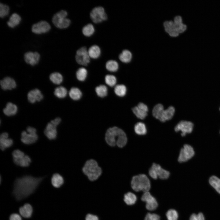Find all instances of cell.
<instances>
[{"instance_id":"6da1fadb","label":"cell","mask_w":220,"mask_h":220,"mask_svg":"<svg viewBox=\"0 0 220 220\" xmlns=\"http://www.w3.org/2000/svg\"><path fill=\"white\" fill-rule=\"evenodd\" d=\"M44 178L27 175L17 178L14 183L13 195L17 201L26 198L34 192Z\"/></svg>"},{"instance_id":"7a4b0ae2","label":"cell","mask_w":220,"mask_h":220,"mask_svg":"<svg viewBox=\"0 0 220 220\" xmlns=\"http://www.w3.org/2000/svg\"><path fill=\"white\" fill-rule=\"evenodd\" d=\"M106 143L109 146H116L122 148L127 144V138L126 134L121 128L116 126L108 128L105 135Z\"/></svg>"},{"instance_id":"3957f363","label":"cell","mask_w":220,"mask_h":220,"mask_svg":"<svg viewBox=\"0 0 220 220\" xmlns=\"http://www.w3.org/2000/svg\"><path fill=\"white\" fill-rule=\"evenodd\" d=\"M82 170L83 174L91 181L98 179L101 175L102 170L97 162L95 160L90 159L87 160L83 167Z\"/></svg>"},{"instance_id":"277c9868","label":"cell","mask_w":220,"mask_h":220,"mask_svg":"<svg viewBox=\"0 0 220 220\" xmlns=\"http://www.w3.org/2000/svg\"><path fill=\"white\" fill-rule=\"evenodd\" d=\"M175 111L172 106H169L167 109H164L162 105L158 104L153 108L152 113L153 116L162 122L171 119L173 117Z\"/></svg>"},{"instance_id":"5b68a950","label":"cell","mask_w":220,"mask_h":220,"mask_svg":"<svg viewBox=\"0 0 220 220\" xmlns=\"http://www.w3.org/2000/svg\"><path fill=\"white\" fill-rule=\"evenodd\" d=\"M131 185L136 192H148L151 188L150 182L147 176L145 174H140L133 177Z\"/></svg>"},{"instance_id":"8992f818","label":"cell","mask_w":220,"mask_h":220,"mask_svg":"<svg viewBox=\"0 0 220 220\" xmlns=\"http://www.w3.org/2000/svg\"><path fill=\"white\" fill-rule=\"evenodd\" d=\"M68 14L65 10H62L55 14L52 19L54 25L60 29H64L68 27L71 24L70 20L67 18Z\"/></svg>"},{"instance_id":"52a82bcc","label":"cell","mask_w":220,"mask_h":220,"mask_svg":"<svg viewBox=\"0 0 220 220\" xmlns=\"http://www.w3.org/2000/svg\"><path fill=\"white\" fill-rule=\"evenodd\" d=\"M38 138L36 129L32 127H28L26 131H23L21 133V140L25 144H33L36 141Z\"/></svg>"},{"instance_id":"ba28073f","label":"cell","mask_w":220,"mask_h":220,"mask_svg":"<svg viewBox=\"0 0 220 220\" xmlns=\"http://www.w3.org/2000/svg\"><path fill=\"white\" fill-rule=\"evenodd\" d=\"M61 121V119L57 117L47 123L44 130V134L49 139L52 140L56 138L57 135V127Z\"/></svg>"},{"instance_id":"9c48e42d","label":"cell","mask_w":220,"mask_h":220,"mask_svg":"<svg viewBox=\"0 0 220 220\" xmlns=\"http://www.w3.org/2000/svg\"><path fill=\"white\" fill-rule=\"evenodd\" d=\"M149 174L154 179L158 178L162 179L168 178L170 175V172L163 168L159 164L153 163L149 170Z\"/></svg>"},{"instance_id":"30bf717a","label":"cell","mask_w":220,"mask_h":220,"mask_svg":"<svg viewBox=\"0 0 220 220\" xmlns=\"http://www.w3.org/2000/svg\"><path fill=\"white\" fill-rule=\"evenodd\" d=\"M92 21L95 24L100 23L107 19L108 16L104 8L102 6H96L93 8L90 13Z\"/></svg>"},{"instance_id":"8fae6325","label":"cell","mask_w":220,"mask_h":220,"mask_svg":"<svg viewBox=\"0 0 220 220\" xmlns=\"http://www.w3.org/2000/svg\"><path fill=\"white\" fill-rule=\"evenodd\" d=\"M90 58L88 53V50L85 46L82 47L76 51L75 59L79 64L86 66L90 61Z\"/></svg>"},{"instance_id":"7c38bea8","label":"cell","mask_w":220,"mask_h":220,"mask_svg":"<svg viewBox=\"0 0 220 220\" xmlns=\"http://www.w3.org/2000/svg\"><path fill=\"white\" fill-rule=\"evenodd\" d=\"M194 151L190 145L185 144L180 150L178 159L180 163L186 162L191 159L194 155Z\"/></svg>"},{"instance_id":"4fadbf2b","label":"cell","mask_w":220,"mask_h":220,"mask_svg":"<svg viewBox=\"0 0 220 220\" xmlns=\"http://www.w3.org/2000/svg\"><path fill=\"white\" fill-rule=\"evenodd\" d=\"M193 125L190 121L182 120L179 122L174 128L176 132L181 131L182 136H185L187 134L190 133L193 131Z\"/></svg>"},{"instance_id":"5bb4252c","label":"cell","mask_w":220,"mask_h":220,"mask_svg":"<svg viewBox=\"0 0 220 220\" xmlns=\"http://www.w3.org/2000/svg\"><path fill=\"white\" fill-rule=\"evenodd\" d=\"M141 200L146 203V208L148 210L154 211L158 207L156 200L148 191L144 193L141 197Z\"/></svg>"},{"instance_id":"9a60e30c","label":"cell","mask_w":220,"mask_h":220,"mask_svg":"<svg viewBox=\"0 0 220 220\" xmlns=\"http://www.w3.org/2000/svg\"><path fill=\"white\" fill-rule=\"evenodd\" d=\"M51 29L49 24L44 20L40 21L33 24L31 30L34 33L40 34L48 32Z\"/></svg>"},{"instance_id":"2e32d148","label":"cell","mask_w":220,"mask_h":220,"mask_svg":"<svg viewBox=\"0 0 220 220\" xmlns=\"http://www.w3.org/2000/svg\"><path fill=\"white\" fill-rule=\"evenodd\" d=\"M132 110L133 113L137 118L141 119H143L147 115L148 108L146 105L140 102L137 106L134 107Z\"/></svg>"},{"instance_id":"e0dca14e","label":"cell","mask_w":220,"mask_h":220,"mask_svg":"<svg viewBox=\"0 0 220 220\" xmlns=\"http://www.w3.org/2000/svg\"><path fill=\"white\" fill-rule=\"evenodd\" d=\"M40 58L39 54L36 52L29 51L24 54V59L25 62L32 66L37 64L39 61Z\"/></svg>"},{"instance_id":"ac0fdd59","label":"cell","mask_w":220,"mask_h":220,"mask_svg":"<svg viewBox=\"0 0 220 220\" xmlns=\"http://www.w3.org/2000/svg\"><path fill=\"white\" fill-rule=\"evenodd\" d=\"M27 97L30 103H34L37 101H41L43 98V96L40 90L38 89H35L28 92Z\"/></svg>"},{"instance_id":"d6986e66","label":"cell","mask_w":220,"mask_h":220,"mask_svg":"<svg viewBox=\"0 0 220 220\" xmlns=\"http://www.w3.org/2000/svg\"><path fill=\"white\" fill-rule=\"evenodd\" d=\"M9 134L7 132H3L0 136V148L2 151L11 147L13 143V140L9 138Z\"/></svg>"},{"instance_id":"ffe728a7","label":"cell","mask_w":220,"mask_h":220,"mask_svg":"<svg viewBox=\"0 0 220 220\" xmlns=\"http://www.w3.org/2000/svg\"><path fill=\"white\" fill-rule=\"evenodd\" d=\"M0 85L1 88L3 90H11L16 87V84L13 78L6 77L1 80Z\"/></svg>"},{"instance_id":"44dd1931","label":"cell","mask_w":220,"mask_h":220,"mask_svg":"<svg viewBox=\"0 0 220 220\" xmlns=\"http://www.w3.org/2000/svg\"><path fill=\"white\" fill-rule=\"evenodd\" d=\"M163 25L166 32L170 36L176 37L179 35L173 21H166L164 23Z\"/></svg>"},{"instance_id":"7402d4cb","label":"cell","mask_w":220,"mask_h":220,"mask_svg":"<svg viewBox=\"0 0 220 220\" xmlns=\"http://www.w3.org/2000/svg\"><path fill=\"white\" fill-rule=\"evenodd\" d=\"M17 111L18 108L16 105L11 102H8L3 109V112L6 115L10 116L15 115Z\"/></svg>"},{"instance_id":"603a6c76","label":"cell","mask_w":220,"mask_h":220,"mask_svg":"<svg viewBox=\"0 0 220 220\" xmlns=\"http://www.w3.org/2000/svg\"><path fill=\"white\" fill-rule=\"evenodd\" d=\"M21 20V17L19 15L16 13H13L7 21V25L9 27L13 28L20 24Z\"/></svg>"},{"instance_id":"cb8c5ba5","label":"cell","mask_w":220,"mask_h":220,"mask_svg":"<svg viewBox=\"0 0 220 220\" xmlns=\"http://www.w3.org/2000/svg\"><path fill=\"white\" fill-rule=\"evenodd\" d=\"M173 22L179 34L183 32L186 30V26L183 23L182 18L180 16H175Z\"/></svg>"},{"instance_id":"d4e9b609","label":"cell","mask_w":220,"mask_h":220,"mask_svg":"<svg viewBox=\"0 0 220 220\" xmlns=\"http://www.w3.org/2000/svg\"><path fill=\"white\" fill-rule=\"evenodd\" d=\"M88 53L90 58L96 59L100 57L101 51L99 46L96 45H94L89 48Z\"/></svg>"},{"instance_id":"484cf974","label":"cell","mask_w":220,"mask_h":220,"mask_svg":"<svg viewBox=\"0 0 220 220\" xmlns=\"http://www.w3.org/2000/svg\"><path fill=\"white\" fill-rule=\"evenodd\" d=\"M19 211L20 215L25 218H29L32 215V208L29 204H26L19 208Z\"/></svg>"},{"instance_id":"4316f807","label":"cell","mask_w":220,"mask_h":220,"mask_svg":"<svg viewBox=\"0 0 220 220\" xmlns=\"http://www.w3.org/2000/svg\"><path fill=\"white\" fill-rule=\"evenodd\" d=\"M53 185L56 188H59L64 183V180L63 177L58 173L53 174L51 180Z\"/></svg>"},{"instance_id":"83f0119b","label":"cell","mask_w":220,"mask_h":220,"mask_svg":"<svg viewBox=\"0 0 220 220\" xmlns=\"http://www.w3.org/2000/svg\"><path fill=\"white\" fill-rule=\"evenodd\" d=\"M13 161L16 165L23 167L29 166L31 161V158L27 155H25L23 158L19 159H13Z\"/></svg>"},{"instance_id":"f1b7e54d","label":"cell","mask_w":220,"mask_h":220,"mask_svg":"<svg viewBox=\"0 0 220 220\" xmlns=\"http://www.w3.org/2000/svg\"><path fill=\"white\" fill-rule=\"evenodd\" d=\"M119 60L122 62L127 63L130 62L132 58L131 52L127 50H123L119 56Z\"/></svg>"},{"instance_id":"f546056e","label":"cell","mask_w":220,"mask_h":220,"mask_svg":"<svg viewBox=\"0 0 220 220\" xmlns=\"http://www.w3.org/2000/svg\"><path fill=\"white\" fill-rule=\"evenodd\" d=\"M95 30L94 25L91 23L88 24L83 27L82 29L83 34L86 37H90L95 32Z\"/></svg>"},{"instance_id":"4dcf8cb0","label":"cell","mask_w":220,"mask_h":220,"mask_svg":"<svg viewBox=\"0 0 220 220\" xmlns=\"http://www.w3.org/2000/svg\"><path fill=\"white\" fill-rule=\"evenodd\" d=\"M49 78L52 82L57 85L61 84L63 80L62 75L58 72H54L51 74Z\"/></svg>"},{"instance_id":"1f68e13d","label":"cell","mask_w":220,"mask_h":220,"mask_svg":"<svg viewBox=\"0 0 220 220\" xmlns=\"http://www.w3.org/2000/svg\"><path fill=\"white\" fill-rule=\"evenodd\" d=\"M134 130L135 133L139 135H144L147 133V129L145 124L141 122L137 123L135 124Z\"/></svg>"},{"instance_id":"d6a6232c","label":"cell","mask_w":220,"mask_h":220,"mask_svg":"<svg viewBox=\"0 0 220 220\" xmlns=\"http://www.w3.org/2000/svg\"><path fill=\"white\" fill-rule=\"evenodd\" d=\"M69 94L70 98L74 100H78L82 96V93L78 88L73 87L71 89Z\"/></svg>"},{"instance_id":"836d02e7","label":"cell","mask_w":220,"mask_h":220,"mask_svg":"<svg viewBox=\"0 0 220 220\" xmlns=\"http://www.w3.org/2000/svg\"><path fill=\"white\" fill-rule=\"evenodd\" d=\"M119 66L117 62L113 60L108 61L105 64V67L107 70L112 72L117 71L119 68Z\"/></svg>"},{"instance_id":"e575fe53","label":"cell","mask_w":220,"mask_h":220,"mask_svg":"<svg viewBox=\"0 0 220 220\" xmlns=\"http://www.w3.org/2000/svg\"><path fill=\"white\" fill-rule=\"evenodd\" d=\"M137 197L133 193L129 192L125 194L124 201L128 205L134 204L137 200Z\"/></svg>"},{"instance_id":"d590c367","label":"cell","mask_w":220,"mask_h":220,"mask_svg":"<svg viewBox=\"0 0 220 220\" xmlns=\"http://www.w3.org/2000/svg\"><path fill=\"white\" fill-rule=\"evenodd\" d=\"M67 90L66 88L63 86H60L56 88L54 91L55 96L59 98L65 97L67 94Z\"/></svg>"},{"instance_id":"8d00e7d4","label":"cell","mask_w":220,"mask_h":220,"mask_svg":"<svg viewBox=\"0 0 220 220\" xmlns=\"http://www.w3.org/2000/svg\"><path fill=\"white\" fill-rule=\"evenodd\" d=\"M211 185L220 194V179L215 176L211 177L209 179Z\"/></svg>"},{"instance_id":"74e56055","label":"cell","mask_w":220,"mask_h":220,"mask_svg":"<svg viewBox=\"0 0 220 220\" xmlns=\"http://www.w3.org/2000/svg\"><path fill=\"white\" fill-rule=\"evenodd\" d=\"M127 88L123 84H118L115 86L114 91L115 94L120 97L124 96L127 93Z\"/></svg>"},{"instance_id":"f35d334b","label":"cell","mask_w":220,"mask_h":220,"mask_svg":"<svg viewBox=\"0 0 220 220\" xmlns=\"http://www.w3.org/2000/svg\"><path fill=\"white\" fill-rule=\"evenodd\" d=\"M76 76L77 79L79 81H84L87 75V71L84 68H79L76 72Z\"/></svg>"},{"instance_id":"ab89813d","label":"cell","mask_w":220,"mask_h":220,"mask_svg":"<svg viewBox=\"0 0 220 220\" xmlns=\"http://www.w3.org/2000/svg\"><path fill=\"white\" fill-rule=\"evenodd\" d=\"M95 92L99 97H104L108 94V90L107 87L105 85H101L95 88Z\"/></svg>"},{"instance_id":"60d3db41","label":"cell","mask_w":220,"mask_h":220,"mask_svg":"<svg viewBox=\"0 0 220 220\" xmlns=\"http://www.w3.org/2000/svg\"><path fill=\"white\" fill-rule=\"evenodd\" d=\"M105 81L106 83L111 87L115 86L117 82L116 78L113 75H107L105 77Z\"/></svg>"},{"instance_id":"b9f144b4","label":"cell","mask_w":220,"mask_h":220,"mask_svg":"<svg viewBox=\"0 0 220 220\" xmlns=\"http://www.w3.org/2000/svg\"><path fill=\"white\" fill-rule=\"evenodd\" d=\"M166 216L168 220H177L178 218V212L173 209L168 210L166 213Z\"/></svg>"},{"instance_id":"7bdbcfd3","label":"cell","mask_w":220,"mask_h":220,"mask_svg":"<svg viewBox=\"0 0 220 220\" xmlns=\"http://www.w3.org/2000/svg\"><path fill=\"white\" fill-rule=\"evenodd\" d=\"M9 8L7 5L1 3L0 4V16L3 18L7 16L9 13Z\"/></svg>"},{"instance_id":"ee69618b","label":"cell","mask_w":220,"mask_h":220,"mask_svg":"<svg viewBox=\"0 0 220 220\" xmlns=\"http://www.w3.org/2000/svg\"><path fill=\"white\" fill-rule=\"evenodd\" d=\"M12 155L13 159H19L25 156L24 153L19 149L14 150L12 152Z\"/></svg>"},{"instance_id":"f6af8a7d","label":"cell","mask_w":220,"mask_h":220,"mask_svg":"<svg viewBox=\"0 0 220 220\" xmlns=\"http://www.w3.org/2000/svg\"><path fill=\"white\" fill-rule=\"evenodd\" d=\"M144 220H160V217L156 214L148 213L146 215Z\"/></svg>"},{"instance_id":"bcb514c9","label":"cell","mask_w":220,"mask_h":220,"mask_svg":"<svg viewBox=\"0 0 220 220\" xmlns=\"http://www.w3.org/2000/svg\"><path fill=\"white\" fill-rule=\"evenodd\" d=\"M190 220H205V218L203 213L200 212L197 215L192 214L190 217Z\"/></svg>"},{"instance_id":"7dc6e473","label":"cell","mask_w":220,"mask_h":220,"mask_svg":"<svg viewBox=\"0 0 220 220\" xmlns=\"http://www.w3.org/2000/svg\"><path fill=\"white\" fill-rule=\"evenodd\" d=\"M85 220H99L98 217L96 215L89 214L87 215Z\"/></svg>"},{"instance_id":"c3c4849f","label":"cell","mask_w":220,"mask_h":220,"mask_svg":"<svg viewBox=\"0 0 220 220\" xmlns=\"http://www.w3.org/2000/svg\"><path fill=\"white\" fill-rule=\"evenodd\" d=\"M9 220H21L20 216L17 214H11L9 217Z\"/></svg>"},{"instance_id":"681fc988","label":"cell","mask_w":220,"mask_h":220,"mask_svg":"<svg viewBox=\"0 0 220 220\" xmlns=\"http://www.w3.org/2000/svg\"></svg>"}]
</instances>
